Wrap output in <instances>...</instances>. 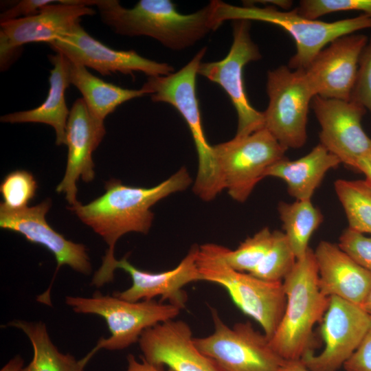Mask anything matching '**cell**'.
<instances>
[{
  "label": "cell",
  "mask_w": 371,
  "mask_h": 371,
  "mask_svg": "<svg viewBox=\"0 0 371 371\" xmlns=\"http://www.w3.org/2000/svg\"><path fill=\"white\" fill-rule=\"evenodd\" d=\"M192 182L184 167L151 188L129 186L111 179L106 182L102 195L86 205L78 201L69 207L109 246L101 267L92 278V285L100 287L113 280L114 247L117 240L131 232L147 234L154 218L150 208L166 196L185 190Z\"/></svg>",
  "instance_id": "obj_1"
},
{
  "label": "cell",
  "mask_w": 371,
  "mask_h": 371,
  "mask_svg": "<svg viewBox=\"0 0 371 371\" xmlns=\"http://www.w3.org/2000/svg\"><path fill=\"white\" fill-rule=\"evenodd\" d=\"M101 21L115 33L146 36L173 50L194 45L220 26L214 17L215 1L196 12H179L170 0H140L133 8L116 0H95Z\"/></svg>",
  "instance_id": "obj_2"
},
{
  "label": "cell",
  "mask_w": 371,
  "mask_h": 371,
  "mask_svg": "<svg viewBox=\"0 0 371 371\" xmlns=\"http://www.w3.org/2000/svg\"><path fill=\"white\" fill-rule=\"evenodd\" d=\"M283 285L286 307L269 342L284 361H301L313 352V327L322 321L330 300L319 286L314 251L296 260Z\"/></svg>",
  "instance_id": "obj_3"
},
{
  "label": "cell",
  "mask_w": 371,
  "mask_h": 371,
  "mask_svg": "<svg viewBox=\"0 0 371 371\" xmlns=\"http://www.w3.org/2000/svg\"><path fill=\"white\" fill-rule=\"evenodd\" d=\"M206 51V47L201 48L177 71L166 76H148L141 89L153 102L168 103L183 116L198 155L193 191L203 201H210L224 190V186L212 146L205 136L196 91L198 69Z\"/></svg>",
  "instance_id": "obj_4"
},
{
  "label": "cell",
  "mask_w": 371,
  "mask_h": 371,
  "mask_svg": "<svg viewBox=\"0 0 371 371\" xmlns=\"http://www.w3.org/2000/svg\"><path fill=\"white\" fill-rule=\"evenodd\" d=\"M243 4V7H239L215 0V21L220 25L227 20L259 21L282 28L293 37L295 43V53L288 63V67L294 70L307 67L318 53L334 40L371 28V18L361 14L325 22L303 17L296 8L284 11L270 5L261 8Z\"/></svg>",
  "instance_id": "obj_5"
},
{
  "label": "cell",
  "mask_w": 371,
  "mask_h": 371,
  "mask_svg": "<svg viewBox=\"0 0 371 371\" xmlns=\"http://www.w3.org/2000/svg\"><path fill=\"white\" fill-rule=\"evenodd\" d=\"M225 247L199 246L196 265L201 280L225 288L240 311L253 318L270 339L284 313L286 297L283 282H269L234 269L225 258Z\"/></svg>",
  "instance_id": "obj_6"
},
{
  "label": "cell",
  "mask_w": 371,
  "mask_h": 371,
  "mask_svg": "<svg viewBox=\"0 0 371 371\" xmlns=\"http://www.w3.org/2000/svg\"><path fill=\"white\" fill-rule=\"evenodd\" d=\"M65 303L77 313L97 315L106 322L111 335L98 341L89 352L91 356L100 349L126 348L138 342L146 329L174 319L181 311L172 304L154 299L129 302L98 291L90 297L67 296Z\"/></svg>",
  "instance_id": "obj_7"
},
{
  "label": "cell",
  "mask_w": 371,
  "mask_h": 371,
  "mask_svg": "<svg viewBox=\"0 0 371 371\" xmlns=\"http://www.w3.org/2000/svg\"><path fill=\"white\" fill-rule=\"evenodd\" d=\"M267 93L264 128L287 149L302 147L307 139L309 106L315 97L304 70L285 65L269 70Z\"/></svg>",
  "instance_id": "obj_8"
},
{
  "label": "cell",
  "mask_w": 371,
  "mask_h": 371,
  "mask_svg": "<svg viewBox=\"0 0 371 371\" xmlns=\"http://www.w3.org/2000/svg\"><path fill=\"white\" fill-rule=\"evenodd\" d=\"M212 148L224 190L240 203L248 199L267 169L285 157L288 150L265 128Z\"/></svg>",
  "instance_id": "obj_9"
},
{
  "label": "cell",
  "mask_w": 371,
  "mask_h": 371,
  "mask_svg": "<svg viewBox=\"0 0 371 371\" xmlns=\"http://www.w3.org/2000/svg\"><path fill=\"white\" fill-rule=\"evenodd\" d=\"M214 332L194 338L197 348L222 371H280L284 360L271 346L269 339L249 322L226 325L210 308Z\"/></svg>",
  "instance_id": "obj_10"
},
{
  "label": "cell",
  "mask_w": 371,
  "mask_h": 371,
  "mask_svg": "<svg viewBox=\"0 0 371 371\" xmlns=\"http://www.w3.org/2000/svg\"><path fill=\"white\" fill-rule=\"evenodd\" d=\"M250 27V21H234L233 42L227 55L218 61L201 63L198 69V74L220 85L230 98L238 115L236 137L264 128L263 113L249 103L243 82L245 66L262 58L251 39Z\"/></svg>",
  "instance_id": "obj_11"
},
{
  "label": "cell",
  "mask_w": 371,
  "mask_h": 371,
  "mask_svg": "<svg viewBox=\"0 0 371 371\" xmlns=\"http://www.w3.org/2000/svg\"><path fill=\"white\" fill-rule=\"evenodd\" d=\"M91 0H56L33 16L0 23V68L8 69L23 45L49 42L69 34L84 16L95 14Z\"/></svg>",
  "instance_id": "obj_12"
},
{
  "label": "cell",
  "mask_w": 371,
  "mask_h": 371,
  "mask_svg": "<svg viewBox=\"0 0 371 371\" xmlns=\"http://www.w3.org/2000/svg\"><path fill=\"white\" fill-rule=\"evenodd\" d=\"M322 322L324 350L301 361L311 371H337L362 341L371 319L359 306L331 296Z\"/></svg>",
  "instance_id": "obj_13"
},
{
  "label": "cell",
  "mask_w": 371,
  "mask_h": 371,
  "mask_svg": "<svg viewBox=\"0 0 371 371\" xmlns=\"http://www.w3.org/2000/svg\"><path fill=\"white\" fill-rule=\"evenodd\" d=\"M312 107L321 128L319 144L341 164L355 169L371 150V138L362 126L366 109L352 100L319 96L313 98Z\"/></svg>",
  "instance_id": "obj_14"
},
{
  "label": "cell",
  "mask_w": 371,
  "mask_h": 371,
  "mask_svg": "<svg viewBox=\"0 0 371 371\" xmlns=\"http://www.w3.org/2000/svg\"><path fill=\"white\" fill-rule=\"evenodd\" d=\"M47 44L72 62L91 68L102 76L115 73L133 74L138 71L148 76H157L175 72L169 64L144 58L134 50L110 48L89 35L80 23L69 34Z\"/></svg>",
  "instance_id": "obj_15"
},
{
  "label": "cell",
  "mask_w": 371,
  "mask_h": 371,
  "mask_svg": "<svg viewBox=\"0 0 371 371\" xmlns=\"http://www.w3.org/2000/svg\"><path fill=\"white\" fill-rule=\"evenodd\" d=\"M368 40L365 34H346L318 53L303 69L315 96L350 100L360 57Z\"/></svg>",
  "instance_id": "obj_16"
},
{
  "label": "cell",
  "mask_w": 371,
  "mask_h": 371,
  "mask_svg": "<svg viewBox=\"0 0 371 371\" xmlns=\"http://www.w3.org/2000/svg\"><path fill=\"white\" fill-rule=\"evenodd\" d=\"M142 361L173 371H222L196 346L190 326L182 320H169L146 329L138 341Z\"/></svg>",
  "instance_id": "obj_17"
},
{
  "label": "cell",
  "mask_w": 371,
  "mask_h": 371,
  "mask_svg": "<svg viewBox=\"0 0 371 371\" xmlns=\"http://www.w3.org/2000/svg\"><path fill=\"white\" fill-rule=\"evenodd\" d=\"M51 205L52 201L47 199L36 205L20 210L0 207V227L21 234L27 241L41 245L54 254L57 267L52 282L63 265L82 274L89 275L92 266L86 247L66 239L47 222L45 215Z\"/></svg>",
  "instance_id": "obj_18"
},
{
  "label": "cell",
  "mask_w": 371,
  "mask_h": 371,
  "mask_svg": "<svg viewBox=\"0 0 371 371\" xmlns=\"http://www.w3.org/2000/svg\"><path fill=\"white\" fill-rule=\"evenodd\" d=\"M106 130L104 124L96 122L91 116L82 98L73 104L66 126V145L68 148L67 166L57 192L65 194L67 202H78L76 182L80 177L85 182L94 179L92 153L101 143Z\"/></svg>",
  "instance_id": "obj_19"
},
{
  "label": "cell",
  "mask_w": 371,
  "mask_h": 371,
  "mask_svg": "<svg viewBox=\"0 0 371 371\" xmlns=\"http://www.w3.org/2000/svg\"><path fill=\"white\" fill-rule=\"evenodd\" d=\"M199 249L197 245H192L176 267L158 273L137 269L128 261L127 256L116 260L114 269H121L127 272L132 279V284L123 291L114 293V295L129 302L153 300L159 296L160 302L167 300L181 310L184 308L188 295L183 286L201 280L196 265Z\"/></svg>",
  "instance_id": "obj_20"
},
{
  "label": "cell",
  "mask_w": 371,
  "mask_h": 371,
  "mask_svg": "<svg viewBox=\"0 0 371 371\" xmlns=\"http://www.w3.org/2000/svg\"><path fill=\"white\" fill-rule=\"evenodd\" d=\"M314 255L321 291L361 306L371 289V273L329 241L321 240Z\"/></svg>",
  "instance_id": "obj_21"
},
{
  "label": "cell",
  "mask_w": 371,
  "mask_h": 371,
  "mask_svg": "<svg viewBox=\"0 0 371 371\" xmlns=\"http://www.w3.org/2000/svg\"><path fill=\"white\" fill-rule=\"evenodd\" d=\"M53 65L49 78V89L45 101L38 106L23 111L14 112L1 116L4 123H42L50 125L56 132V144H66V126L69 115L65 100L66 89L71 85L67 58L60 52L49 55Z\"/></svg>",
  "instance_id": "obj_22"
},
{
  "label": "cell",
  "mask_w": 371,
  "mask_h": 371,
  "mask_svg": "<svg viewBox=\"0 0 371 371\" xmlns=\"http://www.w3.org/2000/svg\"><path fill=\"white\" fill-rule=\"evenodd\" d=\"M341 161L321 144L295 160L286 157L270 166L265 177L282 180L289 195L299 201L311 200L326 173L341 164Z\"/></svg>",
  "instance_id": "obj_23"
},
{
  "label": "cell",
  "mask_w": 371,
  "mask_h": 371,
  "mask_svg": "<svg viewBox=\"0 0 371 371\" xmlns=\"http://www.w3.org/2000/svg\"><path fill=\"white\" fill-rule=\"evenodd\" d=\"M68 61L70 83L81 93L96 122L104 124L106 117L121 104L146 95L141 89H128L106 82L91 74L85 66Z\"/></svg>",
  "instance_id": "obj_24"
},
{
  "label": "cell",
  "mask_w": 371,
  "mask_h": 371,
  "mask_svg": "<svg viewBox=\"0 0 371 371\" xmlns=\"http://www.w3.org/2000/svg\"><path fill=\"white\" fill-rule=\"evenodd\" d=\"M6 326L21 330L28 337L33 348V357L22 371H84L91 357L87 355L80 360L70 354L59 351L49 335L45 324L14 319Z\"/></svg>",
  "instance_id": "obj_25"
},
{
  "label": "cell",
  "mask_w": 371,
  "mask_h": 371,
  "mask_svg": "<svg viewBox=\"0 0 371 371\" xmlns=\"http://www.w3.org/2000/svg\"><path fill=\"white\" fill-rule=\"evenodd\" d=\"M278 212L282 223L284 234L296 260L302 258L310 249L311 237L324 221L319 208L311 200H295L293 203L280 201Z\"/></svg>",
  "instance_id": "obj_26"
},
{
  "label": "cell",
  "mask_w": 371,
  "mask_h": 371,
  "mask_svg": "<svg viewBox=\"0 0 371 371\" xmlns=\"http://www.w3.org/2000/svg\"><path fill=\"white\" fill-rule=\"evenodd\" d=\"M337 196L344 210L348 227L371 234V183L365 179H337Z\"/></svg>",
  "instance_id": "obj_27"
},
{
  "label": "cell",
  "mask_w": 371,
  "mask_h": 371,
  "mask_svg": "<svg viewBox=\"0 0 371 371\" xmlns=\"http://www.w3.org/2000/svg\"><path fill=\"white\" fill-rule=\"evenodd\" d=\"M283 232L273 231V239L265 257L250 274L269 282H283L296 262Z\"/></svg>",
  "instance_id": "obj_28"
},
{
  "label": "cell",
  "mask_w": 371,
  "mask_h": 371,
  "mask_svg": "<svg viewBox=\"0 0 371 371\" xmlns=\"http://www.w3.org/2000/svg\"><path fill=\"white\" fill-rule=\"evenodd\" d=\"M273 239V232L264 227L254 236L247 238L234 250L225 247V258L234 269L251 273L260 263Z\"/></svg>",
  "instance_id": "obj_29"
},
{
  "label": "cell",
  "mask_w": 371,
  "mask_h": 371,
  "mask_svg": "<svg viewBox=\"0 0 371 371\" xmlns=\"http://www.w3.org/2000/svg\"><path fill=\"white\" fill-rule=\"evenodd\" d=\"M38 184L33 175L27 170H16L8 173L0 186L3 202L0 207L9 210H20L27 206L35 196Z\"/></svg>",
  "instance_id": "obj_30"
},
{
  "label": "cell",
  "mask_w": 371,
  "mask_h": 371,
  "mask_svg": "<svg viewBox=\"0 0 371 371\" xmlns=\"http://www.w3.org/2000/svg\"><path fill=\"white\" fill-rule=\"evenodd\" d=\"M296 10L309 19L346 11H357L371 18V0H302Z\"/></svg>",
  "instance_id": "obj_31"
},
{
  "label": "cell",
  "mask_w": 371,
  "mask_h": 371,
  "mask_svg": "<svg viewBox=\"0 0 371 371\" xmlns=\"http://www.w3.org/2000/svg\"><path fill=\"white\" fill-rule=\"evenodd\" d=\"M338 246L371 273V236L348 227L341 234Z\"/></svg>",
  "instance_id": "obj_32"
},
{
  "label": "cell",
  "mask_w": 371,
  "mask_h": 371,
  "mask_svg": "<svg viewBox=\"0 0 371 371\" xmlns=\"http://www.w3.org/2000/svg\"><path fill=\"white\" fill-rule=\"evenodd\" d=\"M350 100L363 106L371 115V36L360 57L357 82Z\"/></svg>",
  "instance_id": "obj_33"
},
{
  "label": "cell",
  "mask_w": 371,
  "mask_h": 371,
  "mask_svg": "<svg viewBox=\"0 0 371 371\" xmlns=\"http://www.w3.org/2000/svg\"><path fill=\"white\" fill-rule=\"evenodd\" d=\"M56 0H22L15 3L0 14V23L36 14L45 5Z\"/></svg>",
  "instance_id": "obj_34"
},
{
  "label": "cell",
  "mask_w": 371,
  "mask_h": 371,
  "mask_svg": "<svg viewBox=\"0 0 371 371\" xmlns=\"http://www.w3.org/2000/svg\"><path fill=\"white\" fill-rule=\"evenodd\" d=\"M343 368L345 371H371V328Z\"/></svg>",
  "instance_id": "obj_35"
},
{
  "label": "cell",
  "mask_w": 371,
  "mask_h": 371,
  "mask_svg": "<svg viewBox=\"0 0 371 371\" xmlns=\"http://www.w3.org/2000/svg\"><path fill=\"white\" fill-rule=\"evenodd\" d=\"M355 170L363 173L371 183V150L359 159Z\"/></svg>",
  "instance_id": "obj_36"
},
{
  "label": "cell",
  "mask_w": 371,
  "mask_h": 371,
  "mask_svg": "<svg viewBox=\"0 0 371 371\" xmlns=\"http://www.w3.org/2000/svg\"><path fill=\"white\" fill-rule=\"evenodd\" d=\"M128 366L127 371H163V370L155 369L148 366L145 362L142 361V363H139L132 355L128 357ZM167 371H173L168 368Z\"/></svg>",
  "instance_id": "obj_37"
},
{
  "label": "cell",
  "mask_w": 371,
  "mask_h": 371,
  "mask_svg": "<svg viewBox=\"0 0 371 371\" xmlns=\"http://www.w3.org/2000/svg\"><path fill=\"white\" fill-rule=\"evenodd\" d=\"M251 3H258L275 7L282 10H290L293 5V1L290 0H265V1H249Z\"/></svg>",
  "instance_id": "obj_38"
},
{
  "label": "cell",
  "mask_w": 371,
  "mask_h": 371,
  "mask_svg": "<svg viewBox=\"0 0 371 371\" xmlns=\"http://www.w3.org/2000/svg\"><path fill=\"white\" fill-rule=\"evenodd\" d=\"M280 371H311L302 361H284Z\"/></svg>",
  "instance_id": "obj_39"
},
{
  "label": "cell",
  "mask_w": 371,
  "mask_h": 371,
  "mask_svg": "<svg viewBox=\"0 0 371 371\" xmlns=\"http://www.w3.org/2000/svg\"><path fill=\"white\" fill-rule=\"evenodd\" d=\"M24 361L20 355L15 356L11 359L0 371H22Z\"/></svg>",
  "instance_id": "obj_40"
},
{
  "label": "cell",
  "mask_w": 371,
  "mask_h": 371,
  "mask_svg": "<svg viewBox=\"0 0 371 371\" xmlns=\"http://www.w3.org/2000/svg\"><path fill=\"white\" fill-rule=\"evenodd\" d=\"M371 319V289L360 306Z\"/></svg>",
  "instance_id": "obj_41"
}]
</instances>
